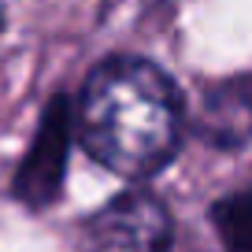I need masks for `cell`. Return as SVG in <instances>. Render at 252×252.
I'll list each match as a JSON object with an SVG mask.
<instances>
[{
	"instance_id": "obj_1",
	"label": "cell",
	"mask_w": 252,
	"mask_h": 252,
	"mask_svg": "<svg viewBox=\"0 0 252 252\" xmlns=\"http://www.w3.org/2000/svg\"><path fill=\"white\" fill-rule=\"evenodd\" d=\"M74 123L96 163L123 178H149L178 152L182 96L156 63L115 56L86 78Z\"/></svg>"
},
{
	"instance_id": "obj_2",
	"label": "cell",
	"mask_w": 252,
	"mask_h": 252,
	"mask_svg": "<svg viewBox=\"0 0 252 252\" xmlns=\"http://www.w3.org/2000/svg\"><path fill=\"white\" fill-rule=\"evenodd\" d=\"M171 215L149 193H123L82 230L78 252H167Z\"/></svg>"
},
{
	"instance_id": "obj_3",
	"label": "cell",
	"mask_w": 252,
	"mask_h": 252,
	"mask_svg": "<svg viewBox=\"0 0 252 252\" xmlns=\"http://www.w3.org/2000/svg\"><path fill=\"white\" fill-rule=\"evenodd\" d=\"M67 149H71V111H67L63 96H56L41 115L37 137H33L30 152L15 174V197L33 208L56 200L63 167H67Z\"/></svg>"
},
{
	"instance_id": "obj_4",
	"label": "cell",
	"mask_w": 252,
	"mask_h": 252,
	"mask_svg": "<svg viewBox=\"0 0 252 252\" xmlns=\"http://www.w3.org/2000/svg\"><path fill=\"white\" fill-rule=\"evenodd\" d=\"M200 134L204 141L234 149L252 141V82L234 78L208 89L204 108H200Z\"/></svg>"
},
{
	"instance_id": "obj_5",
	"label": "cell",
	"mask_w": 252,
	"mask_h": 252,
	"mask_svg": "<svg viewBox=\"0 0 252 252\" xmlns=\"http://www.w3.org/2000/svg\"><path fill=\"white\" fill-rule=\"evenodd\" d=\"M212 222L226 252H252V189L222 197L212 208Z\"/></svg>"
},
{
	"instance_id": "obj_6",
	"label": "cell",
	"mask_w": 252,
	"mask_h": 252,
	"mask_svg": "<svg viewBox=\"0 0 252 252\" xmlns=\"http://www.w3.org/2000/svg\"><path fill=\"white\" fill-rule=\"evenodd\" d=\"M0 19H4V4H0Z\"/></svg>"
}]
</instances>
